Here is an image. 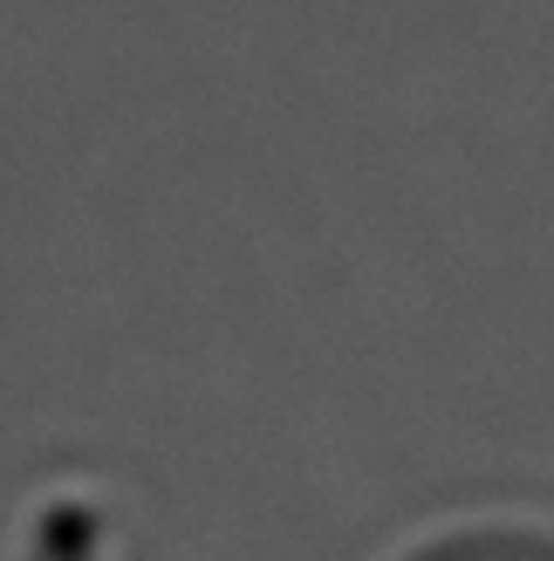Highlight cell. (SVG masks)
<instances>
[{
    "label": "cell",
    "mask_w": 554,
    "mask_h": 561,
    "mask_svg": "<svg viewBox=\"0 0 554 561\" xmlns=\"http://www.w3.org/2000/svg\"><path fill=\"white\" fill-rule=\"evenodd\" d=\"M425 561H554V541L534 535H473V541H446Z\"/></svg>",
    "instance_id": "cell-1"
}]
</instances>
